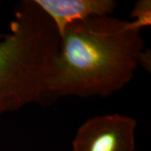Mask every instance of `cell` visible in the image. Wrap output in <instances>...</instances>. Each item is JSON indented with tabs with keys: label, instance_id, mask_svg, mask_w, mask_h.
Returning <instances> with one entry per match:
<instances>
[{
	"label": "cell",
	"instance_id": "cell-1",
	"mask_svg": "<svg viewBox=\"0 0 151 151\" xmlns=\"http://www.w3.org/2000/svg\"><path fill=\"white\" fill-rule=\"evenodd\" d=\"M145 50L129 21L92 16L70 24L60 36L47 100L112 96L134 77Z\"/></svg>",
	"mask_w": 151,
	"mask_h": 151
},
{
	"label": "cell",
	"instance_id": "cell-2",
	"mask_svg": "<svg viewBox=\"0 0 151 151\" xmlns=\"http://www.w3.org/2000/svg\"><path fill=\"white\" fill-rule=\"evenodd\" d=\"M59 42L54 24L34 0L17 4L9 32L0 40V119L47 102Z\"/></svg>",
	"mask_w": 151,
	"mask_h": 151
},
{
	"label": "cell",
	"instance_id": "cell-3",
	"mask_svg": "<svg viewBox=\"0 0 151 151\" xmlns=\"http://www.w3.org/2000/svg\"><path fill=\"white\" fill-rule=\"evenodd\" d=\"M137 121L119 113L92 117L76 133L72 151H135Z\"/></svg>",
	"mask_w": 151,
	"mask_h": 151
},
{
	"label": "cell",
	"instance_id": "cell-4",
	"mask_svg": "<svg viewBox=\"0 0 151 151\" xmlns=\"http://www.w3.org/2000/svg\"><path fill=\"white\" fill-rule=\"evenodd\" d=\"M50 19L60 35L69 24L92 16H111L118 7L114 0H34Z\"/></svg>",
	"mask_w": 151,
	"mask_h": 151
},
{
	"label": "cell",
	"instance_id": "cell-5",
	"mask_svg": "<svg viewBox=\"0 0 151 151\" xmlns=\"http://www.w3.org/2000/svg\"><path fill=\"white\" fill-rule=\"evenodd\" d=\"M133 19L129 22L130 26L134 29L141 30L143 28L151 24V2L150 0H139L136 2L131 13Z\"/></svg>",
	"mask_w": 151,
	"mask_h": 151
}]
</instances>
